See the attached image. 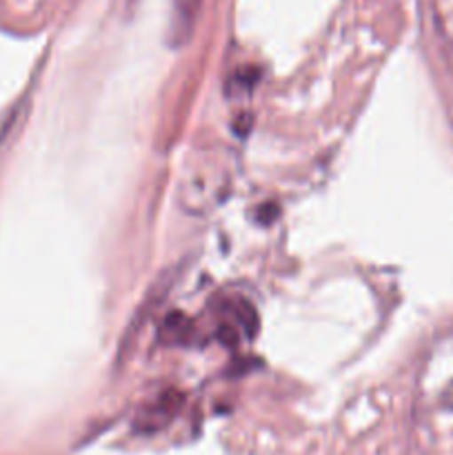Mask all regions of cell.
I'll list each match as a JSON object with an SVG mask.
<instances>
[{
    "label": "cell",
    "instance_id": "obj_1",
    "mask_svg": "<svg viewBox=\"0 0 453 455\" xmlns=\"http://www.w3.org/2000/svg\"><path fill=\"white\" fill-rule=\"evenodd\" d=\"M203 0H173V31L180 38H187L194 29L195 16L200 12Z\"/></svg>",
    "mask_w": 453,
    "mask_h": 455
}]
</instances>
